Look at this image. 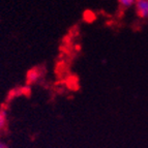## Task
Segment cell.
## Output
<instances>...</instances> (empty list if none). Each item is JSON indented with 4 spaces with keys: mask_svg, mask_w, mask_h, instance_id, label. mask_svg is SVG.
I'll return each instance as SVG.
<instances>
[{
    "mask_svg": "<svg viewBox=\"0 0 148 148\" xmlns=\"http://www.w3.org/2000/svg\"><path fill=\"white\" fill-rule=\"evenodd\" d=\"M135 8L138 17L141 19H148V0H136Z\"/></svg>",
    "mask_w": 148,
    "mask_h": 148,
    "instance_id": "cell-1",
    "label": "cell"
},
{
    "mask_svg": "<svg viewBox=\"0 0 148 148\" xmlns=\"http://www.w3.org/2000/svg\"><path fill=\"white\" fill-rule=\"evenodd\" d=\"M42 72L40 67H33V69H29L26 75V81L28 84H34L38 80L42 78Z\"/></svg>",
    "mask_w": 148,
    "mask_h": 148,
    "instance_id": "cell-2",
    "label": "cell"
},
{
    "mask_svg": "<svg viewBox=\"0 0 148 148\" xmlns=\"http://www.w3.org/2000/svg\"><path fill=\"white\" fill-rule=\"evenodd\" d=\"M117 1H118L119 5H120L121 8H132L136 3V0H117Z\"/></svg>",
    "mask_w": 148,
    "mask_h": 148,
    "instance_id": "cell-3",
    "label": "cell"
},
{
    "mask_svg": "<svg viewBox=\"0 0 148 148\" xmlns=\"http://www.w3.org/2000/svg\"><path fill=\"white\" fill-rule=\"evenodd\" d=\"M83 17H84V20L88 23L92 22V21H94V19H95V15H94L93 12H91V10H86V12H84Z\"/></svg>",
    "mask_w": 148,
    "mask_h": 148,
    "instance_id": "cell-4",
    "label": "cell"
},
{
    "mask_svg": "<svg viewBox=\"0 0 148 148\" xmlns=\"http://www.w3.org/2000/svg\"><path fill=\"white\" fill-rule=\"evenodd\" d=\"M6 125V113L4 111H0V131H2Z\"/></svg>",
    "mask_w": 148,
    "mask_h": 148,
    "instance_id": "cell-5",
    "label": "cell"
},
{
    "mask_svg": "<svg viewBox=\"0 0 148 148\" xmlns=\"http://www.w3.org/2000/svg\"><path fill=\"white\" fill-rule=\"evenodd\" d=\"M0 148H10L8 146V144H5L4 142H1V141H0Z\"/></svg>",
    "mask_w": 148,
    "mask_h": 148,
    "instance_id": "cell-6",
    "label": "cell"
}]
</instances>
